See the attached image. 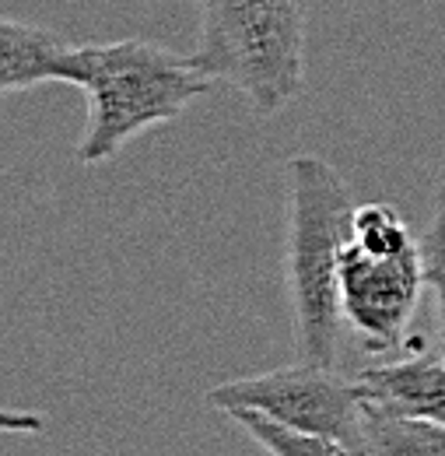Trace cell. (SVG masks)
Wrapping results in <instances>:
<instances>
[{
	"label": "cell",
	"instance_id": "9",
	"mask_svg": "<svg viewBox=\"0 0 445 456\" xmlns=\"http://www.w3.org/2000/svg\"><path fill=\"white\" fill-rule=\"evenodd\" d=\"M224 414L246 428V436H253L267 453L274 456H336L340 446L330 439H320L312 432H302L287 421H280L274 414L260 411V407H224Z\"/></svg>",
	"mask_w": 445,
	"mask_h": 456
},
{
	"label": "cell",
	"instance_id": "1",
	"mask_svg": "<svg viewBox=\"0 0 445 456\" xmlns=\"http://www.w3.org/2000/svg\"><path fill=\"white\" fill-rule=\"evenodd\" d=\"M60 85H74L88 95V126L77 141V162L85 166L116 159L137 134L179 119L197 99L218 88L193 57L144 39L74 43Z\"/></svg>",
	"mask_w": 445,
	"mask_h": 456
},
{
	"label": "cell",
	"instance_id": "4",
	"mask_svg": "<svg viewBox=\"0 0 445 456\" xmlns=\"http://www.w3.org/2000/svg\"><path fill=\"white\" fill-rule=\"evenodd\" d=\"M211 407H260L280 421L330 439L340 453L365 456V397L358 379L336 376L330 365L298 362L260 376H242L207 390Z\"/></svg>",
	"mask_w": 445,
	"mask_h": 456
},
{
	"label": "cell",
	"instance_id": "7",
	"mask_svg": "<svg viewBox=\"0 0 445 456\" xmlns=\"http://www.w3.org/2000/svg\"><path fill=\"white\" fill-rule=\"evenodd\" d=\"M70 50L74 43L53 28L4 18L0 21V92L14 95L36 85L60 81Z\"/></svg>",
	"mask_w": 445,
	"mask_h": 456
},
{
	"label": "cell",
	"instance_id": "8",
	"mask_svg": "<svg viewBox=\"0 0 445 456\" xmlns=\"http://www.w3.org/2000/svg\"><path fill=\"white\" fill-rule=\"evenodd\" d=\"M368 456H445V425L417 414H400L365 403Z\"/></svg>",
	"mask_w": 445,
	"mask_h": 456
},
{
	"label": "cell",
	"instance_id": "6",
	"mask_svg": "<svg viewBox=\"0 0 445 456\" xmlns=\"http://www.w3.org/2000/svg\"><path fill=\"white\" fill-rule=\"evenodd\" d=\"M365 403L400 414H417L445 425V354H407L379 365H365L358 376Z\"/></svg>",
	"mask_w": 445,
	"mask_h": 456
},
{
	"label": "cell",
	"instance_id": "10",
	"mask_svg": "<svg viewBox=\"0 0 445 456\" xmlns=\"http://www.w3.org/2000/svg\"><path fill=\"white\" fill-rule=\"evenodd\" d=\"M351 239L376 253V256H390V253H403L410 249L417 239L410 235L407 222L400 218V211L383 204V200H372V204H354V218H351Z\"/></svg>",
	"mask_w": 445,
	"mask_h": 456
},
{
	"label": "cell",
	"instance_id": "3",
	"mask_svg": "<svg viewBox=\"0 0 445 456\" xmlns=\"http://www.w3.org/2000/svg\"><path fill=\"white\" fill-rule=\"evenodd\" d=\"M312 0H197V67L246 95L256 116L305 92V21Z\"/></svg>",
	"mask_w": 445,
	"mask_h": 456
},
{
	"label": "cell",
	"instance_id": "5",
	"mask_svg": "<svg viewBox=\"0 0 445 456\" xmlns=\"http://www.w3.org/2000/svg\"><path fill=\"white\" fill-rule=\"evenodd\" d=\"M425 288L421 239L390 256L361 249L354 239L340 260V313L344 323L372 354H390L410 341V316Z\"/></svg>",
	"mask_w": 445,
	"mask_h": 456
},
{
	"label": "cell",
	"instance_id": "2",
	"mask_svg": "<svg viewBox=\"0 0 445 456\" xmlns=\"http://www.w3.org/2000/svg\"><path fill=\"white\" fill-rule=\"evenodd\" d=\"M351 218L354 200L344 175L316 155H295L287 162L284 285L298 358L330 369L340 354V260L351 242Z\"/></svg>",
	"mask_w": 445,
	"mask_h": 456
},
{
	"label": "cell",
	"instance_id": "11",
	"mask_svg": "<svg viewBox=\"0 0 445 456\" xmlns=\"http://www.w3.org/2000/svg\"><path fill=\"white\" fill-rule=\"evenodd\" d=\"M421 267H425V288H432L435 295L439 351L445 354V172L439 175V186L432 197V218L421 232Z\"/></svg>",
	"mask_w": 445,
	"mask_h": 456
}]
</instances>
